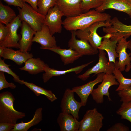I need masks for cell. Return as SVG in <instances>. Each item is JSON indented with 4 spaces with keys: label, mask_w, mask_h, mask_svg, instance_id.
<instances>
[{
    "label": "cell",
    "mask_w": 131,
    "mask_h": 131,
    "mask_svg": "<svg viewBox=\"0 0 131 131\" xmlns=\"http://www.w3.org/2000/svg\"><path fill=\"white\" fill-rule=\"evenodd\" d=\"M110 27H103L104 32L111 34L112 41H117L122 37L126 39L131 35V25H127L121 22L116 17H114L110 21Z\"/></svg>",
    "instance_id": "ba28073f"
},
{
    "label": "cell",
    "mask_w": 131,
    "mask_h": 131,
    "mask_svg": "<svg viewBox=\"0 0 131 131\" xmlns=\"http://www.w3.org/2000/svg\"><path fill=\"white\" fill-rule=\"evenodd\" d=\"M81 0H56L59 10L66 17H73L83 13L81 7Z\"/></svg>",
    "instance_id": "2e32d148"
},
{
    "label": "cell",
    "mask_w": 131,
    "mask_h": 131,
    "mask_svg": "<svg viewBox=\"0 0 131 131\" xmlns=\"http://www.w3.org/2000/svg\"><path fill=\"white\" fill-rule=\"evenodd\" d=\"M22 21L18 15L8 25V32L5 39L0 42V46L8 48H19V41L21 36L17 34L18 29L20 27Z\"/></svg>",
    "instance_id": "8fae6325"
},
{
    "label": "cell",
    "mask_w": 131,
    "mask_h": 131,
    "mask_svg": "<svg viewBox=\"0 0 131 131\" xmlns=\"http://www.w3.org/2000/svg\"><path fill=\"white\" fill-rule=\"evenodd\" d=\"M39 0H22L24 2L29 4L36 11H38L37 2Z\"/></svg>",
    "instance_id": "f35d334b"
},
{
    "label": "cell",
    "mask_w": 131,
    "mask_h": 131,
    "mask_svg": "<svg viewBox=\"0 0 131 131\" xmlns=\"http://www.w3.org/2000/svg\"><path fill=\"white\" fill-rule=\"evenodd\" d=\"M104 118L96 108L87 110L80 121L78 131H99L103 126Z\"/></svg>",
    "instance_id": "5b68a950"
},
{
    "label": "cell",
    "mask_w": 131,
    "mask_h": 131,
    "mask_svg": "<svg viewBox=\"0 0 131 131\" xmlns=\"http://www.w3.org/2000/svg\"><path fill=\"white\" fill-rule=\"evenodd\" d=\"M43 49L49 50L59 55L64 65L73 63L83 56L75 51L70 48L68 49H62L59 46L46 48Z\"/></svg>",
    "instance_id": "7402d4cb"
},
{
    "label": "cell",
    "mask_w": 131,
    "mask_h": 131,
    "mask_svg": "<svg viewBox=\"0 0 131 131\" xmlns=\"http://www.w3.org/2000/svg\"><path fill=\"white\" fill-rule=\"evenodd\" d=\"M105 73H102L97 74L96 78L92 81H90L87 83L80 86L74 87L72 90L79 97L81 102L83 106L86 104L88 98L91 94L95 86L98 83L101 82L103 76Z\"/></svg>",
    "instance_id": "5bb4252c"
},
{
    "label": "cell",
    "mask_w": 131,
    "mask_h": 131,
    "mask_svg": "<svg viewBox=\"0 0 131 131\" xmlns=\"http://www.w3.org/2000/svg\"><path fill=\"white\" fill-rule=\"evenodd\" d=\"M74 93L70 88L66 90L61 101L60 108L62 112L70 114L78 120L79 110L83 106L74 98Z\"/></svg>",
    "instance_id": "30bf717a"
},
{
    "label": "cell",
    "mask_w": 131,
    "mask_h": 131,
    "mask_svg": "<svg viewBox=\"0 0 131 131\" xmlns=\"http://www.w3.org/2000/svg\"><path fill=\"white\" fill-rule=\"evenodd\" d=\"M127 49H128L130 51V53H129L131 56V40L129 41L128 46Z\"/></svg>",
    "instance_id": "ab89813d"
},
{
    "label": "cell",
    "mask_w": 131,
    "mask_h": 131,
    "mask_svg": "<svg viewBox=\"0 0 131 131\" xmlns=\"http://www.w3.org/2000/svg\"><path fill=\"white\" fill-rule=\"evenodd\" d=\"M56 0H39L37 4V11L45 16L48 10L56 4Z\"/></svg>",
    "instance_id": "f546056e"
},
{
    "label": "cell",
    "mask_w": 131,
    "mask_h": 131,
    "mask_svg": "<svg viewBox=\"0 0 131 131\" xmlns=\"http://www.w3.org/2000/svg\"><path fill=\"white\" fill-rule=\"evenodd\" d=\"M122 102L116 113L121 115V119L126 120L131 123V100Z\"/></svg>",
    "instance_id": "f1b7e54d"
},
{
    "label": "cell",
    "mask_w": 131,
    "mask_h": 131,
    "mask_svg": "<svg viewBox=\"0 0 131 131\" xmlns=\"http://www.w3.org/2000/svg\"><path fill=\"white\" fill-rule=\"evenodd\" d=\"M102 3V0H81V8L83 12H86L92 8H98Z\"/></svg>",
    "instance_id": "4dcf8cb0"
},
{
    "label": "cell",
    "mask_w": 131,
    "mask_h": 131,
    "mask_svg": "<svg viewBox=\"0 0 131 131\" xmlns=\"http://www.w3.org/2000/svg\"><path fill=\"white\" fill-rule=\"evenodd\" d=\"M117 41H112L110 39L104 38L103 41L98 48V49L106 51L107 53L109 61L114 63L115 65L116 59L118 57L116 48Z\"/></svg>",
    "instance_id": "cb8c5ba5"
},
{
    "label": "cell",
    "mask_w": 131,
    "mask_h": 131,
    "mask_svg": "<svg viewBox=\"0 0 131 131\" xmlns=\"http://www.w3.org/2000/svg\"><path fill=\"white\" fill-rule=\"evenodd\" d=\"M8 25L5 26L0 23V42L4 40L6 37L8 32Z\"/></svg>",
    "instance_id": "d590c367"
},
{
    "label": "cell",
    "mask_w": 131,
    "mask_h": 131,
    "mask_svg": "<svg viewBox=\"0 0 131 131\" xmlns=\"http://www.w3.org/2000/svg\"><path fill=\"white\" fill-rule=\"evenodd\" d=\"M23 67L19 68L21 71L27 72L32 75H36L44 71L46 64L39 58L32 57L27 60Z\"/></svg>",
    "instance_id": "603a6c76"
},
{
    "label": "cell",
    "mask_w": 131,
    "mask_h": 131,
    "mask_svg": "<svg viewBox=\"0 0 131 131\" xmlns=\"http://www.w3.org/2000/svg\"><path fill=\"white\" fill-rule=\"evenodd\" d=\"M101 82L97 88L93 89L91 93L93 99L98 104L103 103L104 96H107L108 100L111 101L109 91V88L111 86L119 85L113 73H105Z\"/></svg>",
    "instance_id": "52a82bcc"
},
{
    "label": "cell",
    "mask_w": 131,
    "mask_h": 131,
    "mask_svg": "<svg viewBox=\"0 0 131 131\" xmlns=\"http://www.w3.org/2000/svg\"><path fill=\"white\" fill-rule=\"evenodd\" d=\"M15 124L9 123H0V131H11Z\"/></svg>",
    "instance_id": "8d00e7d4"
},
{
    "label": "cell",
    "mask_w": 131,
    "mask_h": 131,
    "mask_svg": "<svg viewBox=\"0 0 131 131\" xmlns=\"http://www.w3.org/2000/svg\"><path fill=\"white\" fill-rule=\"evenodd\" d=\"M33 37L32 41L39 43L41 45L40 49L57 47L55 37L51 34L49 29L43 24L41 29L36 31Z\"/></svg>",
    "instance_id": "9a60e30c"
},
{
    "label": "cell",
    "mask_w": 131,
    "mask_h": 131,
    "mask_svg": "<svg viewBox=\"0 0 131 131\" xmlns=\"http://www.w3.org/2000/svg\"><path fill=\"white\" fill-rule=\"evenodd\" d=\"M43 109L41 107L36 110L33 118L30 121L26 122L23 121L16 123L11 131H27L31 127L38 124L42 120Z\"/></svg>",
    "instance_id": "d4e9b609"
},
{
    "label": "cell",
    "mask_w": 131,
    "mask_h": 131,
    "mask_svg": "<svg viewBox=\"0 0 131 131\" xmlns=\"http://www.w3.org/2000/svg\"><path fill=\"white\" fill-rule=\"evenodd\" d=\"M14 11L8 5L0 1V23L8 25L16 17Z\"/></svg>",
    "instance_id": "4316f807"
},
{
    "label": "cell",
    "mask_w": 131,
    "mask_h": 131,
    "mask_svg": "<svg viewBox=\"0 0 131 131\" xmlns=\"http://www.w3.org/2000/svg\"><path fill=\"white\" fill-rule=\"evenodd\" d=\"M93 61L87 63L65 70H58L49 67L48 65L46 64L44 67L45 73L43 74L42 78L44 83L47 82L50 79L54 76H60L71 72H74L78 74L80 73L83 69L92 63Z\"/></svg>",
    "instance_id": "d6986e66"
},
{
    "label": "cell",
    "mask_w": 131,
    "mask_h": 131,
    "mask_svg": "<svg viewBox=\"0 0 131 131\" xmlns=\"http://www.w3.org/2000/svg\"><path fill=\"white\" fill-rule=\"evenodd\" d=\"M130 17L131 18V16Z\"/></svg>",
    "instance_id": "b9f144b4"
},
{
    "label": "cell",
    "mask_w": 131,
    "mask_h": 131,
    "mask_svg": "<svg viewBox=\"0 0 131 131\" xmlns=\"http://www.w3.org/2000/svg\"><path fill=\"white\" fill-rule=\"evenodd\" d=\"M118 94L120 98L121 102H126L131 100V86L118 91Z\"/></svg>",
    "instance_id": "d6a6232c"
},
{
    "label": "cell",
    "mask_w": 131,
    "mask_h": 131,
    "mask_svg": "<svg viewBox=\"0 0 131 131\" xmlns=\"http://www.w3.org/2000/svg\"><path fill=\"white\" fill-rule=\"evenodd\" d=\"M76 31H71V37L68 42V47L79 53L83 55H94L99 52L86 40L78 39L76 38Z\"/></svg>",
    "instance_id": "4fadbf2b"
},
{
    "label": "cell",
    "mask_w": 131,
    "mask_h": 131,
    "mask_svg": "<svg viewBox=\"0 0 131 131\" xmlns=\"http://www.w3.org/2000/svg\"><path fill=\"white\" fill-rule=\"evenodd\" d=\"M63 16V14L56 4L49 9L45 16L43 24L48 27L52 35L56 33H61L63 23L61 18Z\"/></svg>",
    "instance_id": "7c38bea8"
},
{
    "label": "cell",
    "mask_w": 131,
    "mask_h": 131,
    "mask_svg": "<svg viewBox=\"0 0 131 131\" xmlns=\"http://www.w3.org/2000/svg\"><path fill=\"white\" fill-rule=\"evenodd\" d=\"M102 5L95 9L103 12L108 9H113L131 16V4L126 0H102Z\"/></svg>",
    "instance_id": "e0dca14e"
},
{
    "label": "cell",
    "mask_w": 131,
    "mask_h": 131,
    "mask_svg": "<svg viewBox=\"0 0 131 131\" xmlns=\"http://www.w3.org/2000/svg\"><path fill=\"white\" fill-rule=\"evenodd\" d=\"M113 74L119 83V86L116 90V91L122 90L131 86V79L124 77L121 72L116 67Z\"/></svg>",
    "instance_id": "83f0119b"
},
{
    "label": "cell",
    "mask_w": 131,
    "mask_h": 131,
    "mask_svg": "<svg viewBox=\"0 0 131 131\" xmlns=\"http://www.w3.org/2000/svg\"><path fill=\"white\" fill-rule=\"evenodd\" d=\"M129 127L121 123H118L113 125L107 130V131H128Z\"/></svg>",
    "instance_id": "e575fe53"
},
{
    "label": "cell",
    "mask_w": 131,
    "mask_h": 131,
    "mask_svg": "<svg viewBox=\"0 0 131 131\" xmlns=\"http://www.w3.org/2000/svg\"><path fill=\"white\" fill-rule=\"evenodd\" d=\"M5 2L8 5H12L22 8L24 2L22 0H0Z\"/></svg>",
    "instance_id": "74e56055"
},
{
    "label": "cell",
    "mask_w": 131,
    "mask_h": 131,
    "mask_svg": "<svg viewBox=\"0 0 131 131\" xmlns=\"http://www.w3.org/2000/svg\"><path fill=\"white\" fill-rule=\"evenodd\" d=\"M0 56L3 57L4 59L12 60L16 64L20 65L29 59L33 57V56L32 53L28 52H23L19 50H15L11 48L3 47V52Z\"/></svg>",
    "instance_id": "44dd1931"
},
{
    "label": "cell",
    "mask_w": 131,
    "mask_h": 131,
    "mask_svg": "<svg viewBox=\"0 0 131 131\" xmlns=\"http://www.w3.org/2000/svg\"><path fill=\"white\" fill-rule=\"evenodd\" d=\"M111 25L110 21L96 22L84 29L76 31V36L80 39L88 41L93 47L98 49L104 36H101L98 34L97 29L100 27H110Z\"/></svg>",
    "instance_id": "277c9868"
},
{
    "label": "cell",
    "mask_w": 131,
    "mask_h": 131,
    "mask_svg": "<svg viewBox=\"0 0 131 131\" xmlns=\"http://www.w3.org/2000/svg\"><path fill=\"white\" fill-rule=\"evenodd\" d=\"M17 9L18 15L22 21L26 23L36 32L41 29L45 16L39 13L26 2L24 3L22 8L17 7Z\"/></svg>",
    "instance_id": "3957f363"
},
{
    "label": "cell",
    "mask_w": 131,
    "mask_h": 131,
    "mask_svg": "<svg viewBox=\"0 0 131 131\" xmlns=\"http://www.w3.org/2000/svg\"><path fill=\"white\" fill-rule=\"evenodd\" d=\"M129 41L122 37L118 41L116 48L118 60L116 61L115 66L121 72H129L131 69V56L127 52Z\"/></svg>",
    "instance_id": "9c48e42d"
},
{
    "label": "cell",
    "mask_w": 131,
    "mask_h": 131,
    "mask_svg": "<svg viewBox=\"0 0 131 131\" xmlns=\"http://www.w3.org/2000/svg\"><path fill=\"white\" fill-rule=\"evenodd\" d=\"M57 120L61 131H78L80 121L70 114L62 112Z\"/></svg>",
    "instance_id": "ffe728a7"
},
{
    "label": "cell",
    "mask_w": 131,
    "mask_h": 131,
    "mask_svg": "<svg viewBox=\"0 0 131 131\" xmlns=\"http://www.w3.org/2000/svg\"><path fill=\"white\" fill-rule=\"evenodd\" d=\"M10 65L8 64L5 63L4 60L0 58V71L6 72L11 75L13 78L14 81L21 84L23 85L22 80L20 79L19 76L16 74L9 66Z\"/></svg>",
    "instance_id": "1f68e13d"
},
{
    "label": "cell",
    "mask_w": 131,
    "mask_h": 131,
    "mask_svg": "<svg viewBox=\"0 0 131 131\" xmlns=\"http://www.w3.org/2000/svg\"><path fill=\"white\" fill-rule=\"evenodd\" d=\"M23 84L33 91L35 95L39 96L41 95L45 96L51 102L56 100L57 98L50 90H47L43 88L37 86L32 83L28 82L22 80Z\"/></svg>",
    "instance_id": "484cf974"
},
{
    "label": "cell",
    "mask_w": 131,
    "mask_h": 131,
    "mask_svg": "<svg viewBox=\"0 0 131 131\" xmlns=\"http://www.w3.org/2000/svg\"><path fill=\"white\" fill-rule=\"evenodd\" d=\"M111 19L109 14L93 9L76 16L66 17L62 25L67 31H76L84 29L96 22L110 21Z\"/></svg>",
    "instance_id": "6da1fadb"
},
{
    "label": "cell",
    "mask_w": 131,
    "mask_h": 131,
    "mask_svg": "<svg viewBox=\"0 0 131 131\" xmlns=\"http://www.w3.org/2000/svg\"><path fill=\"white\" fill-rule=\"evenodd\" d=\"M20 27L21 36L19 41V50L23 52H28L31 50L32 39L36 32L24 21H22Z\"/></svg>",
    "instance_id": "ac0fdd59"
},
{
    "label": "cell",
    "mask_w": 131,
    "mask_h": 131,
    "mask_svg": "<svg viewBox=\"0 0 131 131\" xmlns=\"http://www.w3.org/2000/svg\"><path fill=\"white\" fill-rule=\"evenodd\" d=\"M129 3L131 4V0H126Z\"/></svg>",
    "instance_id": "60d3db41"
},
{
    "label": "cell",
    "mask_w": 131,
    "mask_h": 131,
    "mask_svg": "<svg viewBox=\"0 0 131 131\" xmlns=\"http://www.w3.org/2000/svg\"><path fill=\"white\" fill-rule=\"evenodd\" d=\"M4 72L0 71V90L5 88H9L15 89L16 86L13 83L8 82L6 80Z\"/></svg>",
    "instance_id": "836d02e7"
},
{
    "label": "cell",
    "mask_w": 131,
    "mask_h": 131,
    "mask_svg": "<svg viewBox=\"0 0 131 131\" xmlns=\"http://www.w3.org/2000/svg\"><path fill=\"white\" fill-rule=\"evenodd\" d=\"M14 96L10 92H3L0 94V123H16L17 121L25 116V113L14 108Z\"/></svg>",
    "instance_id": "7a4b0ae2"
},
{
    "label": "cell",
    "mask_w": 131,
    "mask_h": 131,
    "mask_svg": "<svg viewBox=\"0 0 131 131\" xmlns=\"http://www.w3.org/2000/svg\"><path fill=\"white\" fill-rule=\"evenodd\" d=\"M99 60L98 62L93 66L88 69L83 74L79 75L77 77L80 79L85 81L90 76V74H94V76L104 73L105 74H112L115 66L112 62L108 61L106 57V53L104 50L99 49Z\"/></svg>",
    "instance_id": "8992f818"
}]
</instances>
